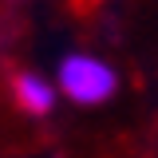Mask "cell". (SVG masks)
<instances>
[{"mask_svg": "<svg viewBox=\"0 0 158 158\" xmlns=\"http://www.w3.org/2000/svg\"><path fill=\"white\" fill-rule=\"evenodd\" d=\"M56 87L75 107H103L118 91V71L91 52H67L56 63Z\"/></svg>", "mask_w": 158, "mask_h": 158, "instance_id": "1", "label": "cell"}, {"mask_svg": "<svg viewBox=\"0 0 158 158\" xmlns=\"http://www.w3.org/2000/svg\"><path fill=\"white\" fill-rule=\"evenodd\" d=\"M12 103H16V111L32 118H48L59 103V87L56 79L40 75V71H16L12 75Z\"/></svg>", "mask_w": 158, "mask_h": 158, "instance_id": "2", "label": "cell"}]
</instances>
